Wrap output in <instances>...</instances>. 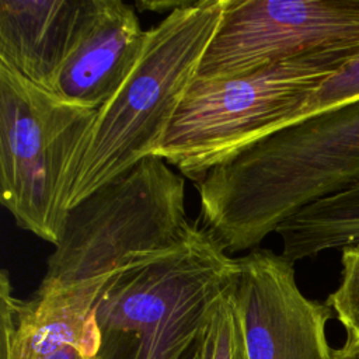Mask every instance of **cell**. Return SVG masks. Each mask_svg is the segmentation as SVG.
<instances>
[{
  "label": "cell",
  "instance_id": "1",
  "mask_svg": "<svg viewBox=\"0 0 359 359\" xmlns=\"http://www.w3.org/2000/svg\"><path fill=\"white\" fill-rule=\"evenodd\" d=\"M359 181V100L283 128L195 182L227 254L257 248L302 208Z\"/></svg>",
  "mask_w": 359,
  "mask_h": 359
},
{
  "label": "cell",
  "instance_id": "2",
  "mask_svg": "<svg viewBox=\"0 0 359 359\" xmlns=\"http://www.w3.org/2000/svg\"><path fill=\"white\" fill-rule=\"evenodd\" d=\"M237 271L199 219L172 245L130 255L95 304L97 359H191Z\"/></svg>",
  "mask_w": 359,
  "mask_h": 359
},
{
  "label": "cell",
  "instance_id": "3",
  "mask_svg": "<svg viewBox=\"0 0 359 359\" xmlns=\"http://www.w3.org/2000/svg\"><path fill=\"white\" fill-rule=\"evenodd\" d=\"M227 0H195L146 31L137 62L95 118L63 185V208L80 203L161 146L198 74Z\"/></svg>",
  "mask_w": 359,
  "mask_h": 359
},
{
  "label": "cell",
  "instance_id": "4",
  "mask_svg": "<svg viewBox=\"0 0 359 359\" xmlns=\"http://www.w3.org/2000/svg\"><path fill=\"white\" fill-rule=\"evenodd\" d=\"M358 53V48L324 49L236 77L195 79L153 156L199 181L285 128L307 98Z\"/></svg>",
  "mask_w": 359,
  "mask_h": 359
},
{
  "label": "cell",
  "instance_id": "5",
  "mask_svg": "<svg viewBox=\"0 0 359 359\" xmlns=\"http://www.w3.org/2000/svg\"><path fill=\"white\" fill-rule=\"evenodd\" d=\"M191 220L184 177L149 156L67 210L38 287H104L130 255L181 240Z\"/></svg>",
  "mask_w": 359,
  "mask_h": 359
},
{
  "label": "cell",
  "instance_id": "6",
  "mask_svg": "<svg viewBox=\"0 0 359 359\" xmlns=\"http://www.w3.org/2000/svg\"><path fill=\"white\" fill-rule=\"evenodd\" d=\"M97 111L57 98L0 65V192L18 227L56 245L67 170Z\"/></svg>",
  "mask_w": 359,
  "mask_h": 359
},
{
  "label": "cell",
  "instance_id": "7",
  "mask_svg": "<svg viewBox=\"0 0 359 359\" xmlns=\"http://www.w3.org/2000/svg\"><path fill=\"white\" fill-rule=\"evenodd\" d=\"M334 48L359 49V0H227L196 79H229Z\"/></svg>",
  "mask_w": 359,
  "mask_h": 359
},
{
  "label": "cell",
  "instance_id": "8",
  "mask_svg": "<svg viewBox=\"0 0 359 359\" xmlns=\"http://www.w3.org/2000/svg\"><path fill=\"white\" fill-rule=\"evenodd\" d=\"M237 261L230 294L248 359H331L325 331L332 310L303 294L294 264L259 247Z\"/></svg>",
  "mask_w": 359,
  "mask_h": 359
},
{
  "label": "cell",
  "instance_id": "9",
  "mask_svg": "<svg viewBox=\"0 0 359 359\" xmlns=\"http://www.w3.org/2000/svg\"><path fill=\"white\" fill-rule=\"evenodd\" d=\"M146 31L135 8L121 0H88L76 41L50 93L98 111L118 91L143 49Z\"/></svg>",
  "mask_w": 359,
  "mask_h": 359
},
{
  "label": "cell",
  "instance_id": "10",
  "mask_svg": "<svg viewBox=\"0 0 359 359\" xmlns=\"http://www.w3.org/2000/svg\"><path fill=\"white\" fill-rule=\"evenodd\" d=\"M102 287H38L29 299L13 293L6 269L0 275L3 359H43L63 345L97 359L101 334L95 304Z\"/></svg>",
  "mask_w": 359,
  "mask_h": 359
},
{
  "label": "cell",
  "instance_id": "11",
  "mask_svg": "<svg viewBox=\"0 0 359 359\" xmlns=\"http://www.w3.org/2000/svg\"><path fill=\"white\" fill-rule=\"evenodd\" d=\"M88 0H0V65L50 91Z\"/></svg>",
  "mask_w": 359,
  "mask_h": 359
},
{
  "label": "cell",
  "instance_id": "12",
  "mask_svg": "<svg viewBox=\"0 0 359 359\" xmlns=\"http://www.w3.org/2000/svg\"><path fill=\"white\" fill-rule=\"evenodd\" d=\"M275 233L280 254L293 264L359 243V181L302 208Z\"/></svg>",
  "mask_w": 359,
  "mask_h": 359
},
{
  "label": "cell",
  "instance_id": "13",
  "mask_svg": "<svg viewBox=\"0 0 359 359\" xmlns=\"http://www.w3.org/2000/svg\"><path fill=\"white\" fill-rule=\"evenodd\" d=\"M231 287L215 306L201 338V359H248Z\"/></svg>",
  "mask_w": 359,
  "mask_h": 359
},
{
  "label": "cell",
  "instance_id": "14",
  "mask_svg": "<svg viewBox=\"0 0 359 359\" xmlns=\"http://www.w3.org/2000/svg\"><path fill=\"white\" fill-rule=\"evenodd\" d=\"M356 100H359V53L338 73L324 81L307 98L285 128Z\"/></svg>",
  "mask_w": 359,
  "mask_h": 359
},
{
  "label": "cell",
  "instance_id": "15",
  "mask_svg": "<svg viewBox=\"0 0 359 359\" xmlns=\"http://www.w3.org/2000/svg\"><path fill=\"white\" fill-rule=\"evenodd\" d=\"M325 303L346 332L359 338V243L341 250L339 283Z\"/></svg>",
  "mask_w": 359,
  "mask_h": 359
},
{
  "label": "cell",
  "instance_id": "16",
  "mask_svg": "<svg viewBox=\"0 0 359 359\" xmlns=\"http://www.w3.org/2000/svg\"><path fill=\"white\" fill-rule=\"evenodd\" d=\"M195 0H142L136 1L135 7L137 11H153V13H165V15L171 14L178 8L188 7Z\"/></svg>",
  "mask_w": 359,
  "mask_h": 359
},
{
  "label": "cell",
  "instance_id": "17",
  "mask_svg": "<svg viewBox=\"0 0 359 359\" xmlns=\"http://www.w3.org/2000/svg\"><path fill=\"white\" fill-rule=\"evenodd\" d=\"M331 359H359V338L352 332H346L345 342L332 349Z\"/></svg>",
  "mask_w": 359,
  "mask_h": 359
},
{
  "label": "cell",
  "instance_id": "18",
  "mask_svg": "<svg viewBox=\"0 0 359 359\" xmlns=\"http://www.w3.org/2000/svg\"><path fill=\"white\" fill-rule=\"evenodd\" d=\"M43 359H86L81 351L73 345H63L53 351L52 353L46 355Z\"/></svg>",
  "mask_w": 359,
  "mask_h": 359
}]
</instances>
